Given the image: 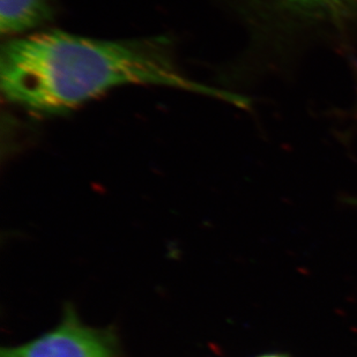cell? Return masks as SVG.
<instances>
[{
  "label": "cell",
  "instance_id": "1",
  "mask_svg": "<svg viewBox=\"0 0 357 357\" xmlns=\"http://www.w3.org/2000/svg\"><path fill=\"white\" fill-rule=\"evenodd\" d=\"M152 84L243 105L238 95L189 78L165 38L100 40L63 31L12 38L0 51L7 101L38 114H61L110 89Z\"/></svg>",
  "mask_w": 357,
  "mask_h": 357
},
{
  "label": "cell",
  "instance_id": "2",
  "mask_svg": "<svg viewBox=\"0 0 357 357\" xmlns=\"http://www.w3.org/2000/svg\"><path fill=\"white\" fill-rule=\"evenodd\" d=\"M0 357H114L105 334L84 326L72 314L36 340L5 348Z\"/></svg>",
  "mask_w": 357,
  "mask_h": 357
},
{
  "label": "cell",
  "instance_id": "3",
  "mask_svg": "<svg viewBox=\"0 0 357 357\" xmlns=\"http://www.w3.org/2000/svg\"><path fill=\"white\" fill-rule=\"evenodd\" d=\"M54 17L50 0H0V31L10 38L40 27Z\"/></svg>",
  "mask_w": 357,
  "mask_h": 357
},
{
  "label": "cell",
  "instance_id": "4",
  "mask_svg": "<svg viewBox=\"0 0 357 357\" xmlns=\"http://www.w3.org/2000/svg\"><path fill=\"white\" fill-rule=\"evenodd\" d=\"M295 3H302V5H307V6H332L334 3H337L339 0H291Z\"/></svg>",
  "mask_w": 357,
  "mask_h": 357
},
{
  "label": "cell",
  "instance_id": "5",
  "mask_svg": "<svg viewBox=\"0 0 357 357\" xmlns=\"http://www.w3.org/2000/svg\"><path fill=\"white\" fill-rule=\"evenodd\" d=\"M263 357H281V356H277V355H267V356H263Z\"/></svg>",
  "mask_w": 357,
  "mask_h": 357
}]
</instances>
